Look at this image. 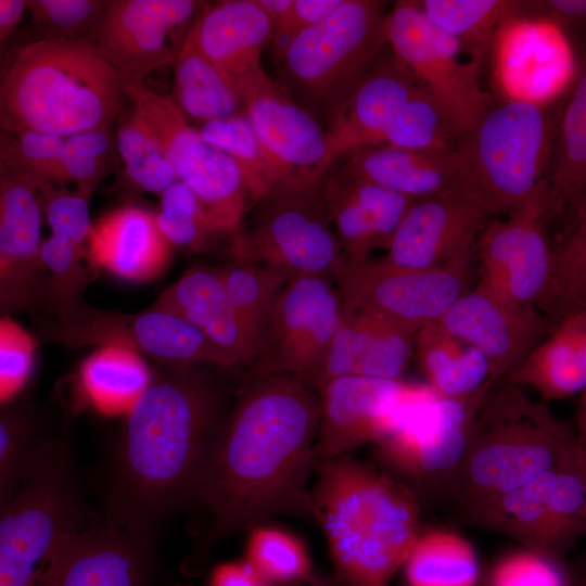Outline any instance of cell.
<instances>
[{"label":"cell","instance_id":"cell-1","mask_svg":"<svg viewBox=\"0 0 586 586\" xmlns=\"http://www.w3.org/2000/svg\"><path fill=\"white\" fill-rule=\"evenodd\" d=\"M319 420V394L297 378L240 377L193 493L212 517L182 564L186 574H200L219 542L266 520L315 521L308 477Z\"/></svg>","mask_w":586,"mask_h":586},{"label":"cell","instance_id":"cell-2","mask_svg":"<svg viewBox=\"0 0 586 586\" xmlns=\"http://www.w3.org/2000/svg\"><path fill=\"white\" fill-rule=\"evenodd\" d=\"M167 367L127 413L113 451L103 502L111 525L153 532L191 505L229 413L228 384L219 373L226 368Z\"/></svg>","mask_w":586,"mask_h":586},{"label":"cell","instance_id":"cell-3","mask_svg":"<svg viewBox=\"0 0 586 586\" xmlns=\"http://www.w3.org/2000/svg\"><path fill=\"white\" fill-rule=\"evenodd\" d=\"M310 489L340 586H388L419 537L421 501L383 470L343 455Z\"/></svg>","mask_w":586,"mask_h":586},{"label":"cell","instance_id":"cell-4","mask_svg":"<svg viewBox=\"0 0 586 586\" xmlns=\"http://www.w3.org/2000/svg\"><path fill=\"white\" fill-rule=\"evenodd\" d=\"M124 79L87 40L38 39L2 75L1 131L69 137L113 126L125 103Z\"/></svg>","mask_w":586,"mask_h":586},{"label":"cell","instance_id":"cell-5","mask_svg":"<svg viewBox=\"0 0 586 586\" xmlns=\"http://www.w3.org/2000/svg\"><path fill=\"white\" fill-rule=\"evenodd\" d=\"M584 442L543 403L505 379L487 391L449 493L460 513L561 464Z\"/></svg>","mask_w":586,"mask_h":586},{"label":"cell","instance_id":"cell-6","mask_svg":"<svg viewBox=\"0 0 586 586\" xmlns=\"http://www.w3.org/2000/svg\"><path fill=\"white\" fill-rule=\"evenodd\" d=\"M558 124L549 106L498 101L454 145L457 187L488 217L548 201Z\"/></svg>","mask_w":586,"mask_h":586},{"label":"cell","instance_id":"cell-7","mask_svg":"<svg viewBox=\"0 0 586 586\" xmlns=\"http://www.w3.org/2000/svg\"><path fill=\"white\" fill-rule=\"evenodd\" d=\"M0 586H35L58 547L93 524L65 435H43L28 471L0 507Z\"/></svg>","mask_w":586,"mask_h":586},{"label":"cell","instance_id":"cell-8","mask_svg":"<svg viewBox=\"0 0 586 586\" xmlns=\"http://www.w3.org/2000/svg\"><path fill=\"white\" fill-rule=\"evenodd\" d=\"M386 8V1L344 0L273 53L279 84L326 123L388 46Z\"/></svg>","mask_w":586,"mask_h":586},{"label":"cell","instance_id":"cell-9","mask_svg":"<svg viewBox=\"0 0 586 586\" xmlns=\"http://www.w3.org/2000/svg\"><path fill=\"white\" fill-rule=\"evenodd\" d=\"M324 175H294L272 187L230 237L233 260L315 276L336 283L348 263L327 207Z\"/></svg>","mask_w":586,"mask_h":586},{"label":"cell","instance_id":"cell-10","mask_svg":"<svg viewBox=\"0 0 586 586\" xmlns=\"http://www.w3.org/2000/svg\"><path fill=\"white\" fill-rule=\"evenodd\" d=\"M494 382L477 393L450 398L413 385L395 428L375 443L386 473L422 496L449 495L469 444L479 407Z\"/></svg>","mask_w":586,"mask_h":586},{"label":"cell","instance_id":"cell-11","mask_svg":"<svg viewBox=\"0 0 586 586\" xmlns=\"http://www.w3.org/2000/svg\"><path fill=\"white\" fill-rule=\"evenodd\" d=\"M461 515L523 548L563 559L586 535V445L532 482Z\"/></svg>","mask_w":586,"mask_h":586},{"label":"cell","instance_id":"cell-12","mask_svg":"<svg viewBox=\"0 0 586 586\" xmlns=\"http://www.w3.org/2000/svg\"><path fill=\"white\" fill-rule=\"evenodd\" d=\"M124 87L127 100L163 148L177 180L200 199L217 231L231 237L251 208L239 164L189 126L170 97L152 91L141 80L125 81Z\"/></svg>","mask_w":586,"mask_h":586},{"label":"cell","instance_id":"cell-13","mask_svg":"<svg viewBox=\"0 0 586 586\" xmlns=\"http://www.w3.org/2000/svg\"><path fill=\"white\" fill-rule=\"evenodd\" d=\"M42 342L66 348L120 345L167 366L214 365L234 371L229 358L201 331L174 314L150 306L138 313L99 309L85 301L39 317Z\"/></svg>","mask_w":586,"mask_h":586},{"label":"cell","instance_id":"cell-14","mask_svg":"<svg viewBox=\"0 0 586 586\" xmlns=\"http://www.w3.org/2000/svg\"><path fill=\"white\" fill-rule=\"evenodd\" d=\"M388 46L433 97L454 143L495 103L481 85L483 63L461 61L459 43L434 27L416 1L391 9Z\"/></svg>","mask_w":586,"mask_h":586},{"label":"cell","instance_id":"cell-15","mask_svg":"<svg viewBox=\"0 0 586 586\" xmlns=\"http://www.w3.org/2000/svg\"><path fill=\"white\" fill-rule=\"evenodd\" d=\"M471 257L424 269L399 268L381 257L348 264L336 281L343 310L371 311L415 333L438 322L468 290Z\"/></svg>","mask_w":586,"mask_h":586},{"label":"cell","instance_id":"cell-16","mask_svg":"<svg viewBox=\"0 0 586 586\" xmlns=\"http://www.w3.org/2000/svg\"><path fill=\"white\" fill-rule=\"evenodd\" d=\"M342 318L343 304L334 281L291 276L272 307L249 372L285 373L310 387Z\"/></svg>","mask_w":586,"mask_h":586},{"label":"cell","instance_id":"cell-17","mask_svg":"<svg viewBox=\"0 0 586 586\" xmlns=\"http://www.w3.org/2000/svg\"><path fill=\"white\" fill-rule=\"evenodd\" d=\"M205 2L194 0H109L85 39L124 81L141 80L173 65Z\"/></svg>","mask_w":586,"mask_h":586},{"label":"cell","instance_id":"cell-18","mask_svg":"<svg viewBox=\"0 0 586 586\" xmlns=\"http://www.w3.org/2000/svg\"><path fill=\"white\" fill-rule=\"evenodd\" d=\"M499 101L549 106L574 72L563 30L535 15H519L497 33L486 56Z\"/></svg>","mask_w":586,"mask_h":586},{"label":"cell","instance_id":"cell-19","mask_svg":"<svg viewBox=\"0 0 586 586\" xmlns=\"http://www.w3.org/2000/svg\"><path fill=\"white\" fill-rule=\"evenodd\" d=\"M548 201L486 222L476 242L480 288L510 302L537 307L547 290L552 245Z\"/></svg>","mask_w":586,"mask_h":586},{"label":"cell","instance_id":"cell-20","mask_svg":"<svg viewBox=\"0 0 586 586\" xmlns=\"http://www.w3.org/2000/svg\"><path fill=\"white\" fill-rule=\"evenodd\" d=\"M412 387L400 380L359 375L336 378L321 385L313 470L386 436L397 424Z\"/></svg>","mask_w":586,"mask_h":586},{"label":"cell","instance_id":"cell-21","mask_svg":"<svg viewBox=\"0 0 586 586\" xmlns=\"http://www.w3.org/2000/svg\"><path fill=\"white\" fill-rule=\"evenodd\" d=\"M156 568L153 532L97 522L58 547L38 586H151Z\"/></svg>","mask_w":586,"mask_h":586},{"label":"cell","instance_id":"cell-22","mask_svg":"<svg viewBox=\"0 0 586 586\" xmlns=\"http://www.w3.org/2000/svg\"><path fill=\"white\" fill-rule=\"evenodd\" d=\"M41 181L0 170V308L8 317L41 309L46 300Z\"/></svg>","mask_w":586,"mask_h":586},{"label":"cell","instance_id":"cell-23","mask_svg":"<svg viewBox=\"0 0 586 586\" xmlns=\"http://www.w3.org/2000/svg\"><path fill=\"white\" fill-rule=\"evenodd\" d=\"M437 323L486 357L493 381L515 370L553 328L537 307L479 285L461 295Z\"/></svg>","mask_w":586,"mask_h":586},{"label":"cell","instance_id":"cell-24","mask_svg":"<svg viewBox=\"0 0 586 586\" xmlns=\"http://www.w3.org/2000/svg\"><path fill=\"white\" fill-rule=\"evenodd\" d=\"M487 219L458 187L416 200L381 258L395 267L424 269L472 257Z\"/></svg>","mask_w":586,"mask_h":586},{"label":"cell","instance_id":"cell-25","mask_svg":"<svg viewBox=\"0 0 586 586\" xmlns=\"http://www.w3.org/2000/svg\"><path fill=\"white\" fill-rule=\"evenodd\" d=\"M235 94L264 146L291 176H320L332 167L324 126L264 68Z\"/></svg>","mask_w":586,"mask_h":586},{"label":"cell","instance_id":"cell-26","mask_svg":"<svg viewBox=\"0 0 586 586\" xmlns=\"http://www.w3.org/2000/svg\"><path fill=\"white\" fill-rule=\"evenodd\" d=\"M41 202L51 234L41 246V257L48 272L43 307L51 315L84 301L86 288L99 276L91 259L89 235L90 198L75 190L69 192L55 184L41 187Z\"/></svg>","mask_w":586,"mask_h":586},{"label":"cell","instance_id":"cell-27","mask_svg":"<svg viewBox=\"0 0 586 586\" xmlns=\"http://www.w3.org/2000/svg\"><path fill=\"white\" fill-rule=\"evenodd\" d=\"M422 89L392 49H384L326 122L331 165L356 150L380 144L391 119Z\"/></svg>","mask_w":586,"mask_h":586},{"label":"cell","instance_id":"cell-28","mask_svg":"<svg viewBox=\"0 0 586 586\" xmlns=\"http://www.w3.org/2000/svg\"><path fill=\"white\" fill-rule=\"evenodd\" d=\"M323 193L330 219L348 264L386 250L415 200L345 173L333 165L324 176Z\"/></svg>","mask_w":586,"mask_h":586},{"label":"cell","instance_id":"cell-29","mask_svg":"<svg viewBox=\"0 0 586 586\" xmlns=\"http://www.w3.org/2000/svg\"><path fill=\"white\" fill-rule=\"evenodd\" d=\"M415 332L371 311H344L311 388L359 375L400 380L415 348Z\"/></svg>","mask_w":586,"mask_h":586},{"label":"cell","instance_id":"cell-30","mask_svg":"<svg viewBox=\"0 0 586 586\" xmlns=\"http://www.w3.org/2000/svg\"><path fill=\"white\" fill-rule=\"evenodd\" d=\"M275 24L256 0L205 2L195 29L202 51L235 93L237 88L263 68Z\"/></svg>","mask_w":586,"mask_h":586},{"label":"cell","instance_id":"cell-31","mask_svg":"<svg viewBox=\"0 0 586 586\" xmlns=\"http://www.w3.org/2000/svg\"><path fill=\"white\" fill-rule=\"evenodd\" d=\"M179 316L201 331L232 362L255 359L247 333L231 305L220 268L196 266L165 289L151 305Z\"/></svg>","mask_w":586,"mask_h":586},{"label":"cell","instance_id":"cell-32","mask_svg":"<svg viewBox=\"0 0 586 586\" xmlns=\"http://www.w3.org/2000/svg\"><path fill=\"white\" fill-rule=\"evenodd\" d=\"M339 167L416 201L456 188L460 162L454 144L412 149L380 143L352 152Z\"/></svg>","mask_w":586,"mask_h":586},{"label":"cell","instance_id":"cell-33","mask_svg":"<svg viewBox=\"0 0 586 586\" xmlns=\"http://www.w3.org/2000/svg\"><path fill=\"white\" fill-rule=\"evenodd\" d=\"M89 252L99 269L131 281L160 277L173 257V245L156 222L155 214L128 205L92 224Z\"/></svg>","mask_w":586,"mask_h":586},{"label":"cell","instance_id":"cell-34","mask_svg":"<svg viewBox=\"0 0 586 586\" xmlns=\"http://www.w3.org/2000/svg\"><path fill=\"white\" fill-rule=\"evenodd\" d=\"M546 400L586 390V308L565 315L527 358L506 378Z\"/></svg>","mask_w":586,"mask_h":586},{"label":"cell","instance_id":"cell-35","mask_svg":"<svg viewBox=\"0 0 586 586\" xmlns=\"http://www.w3.org/2000/svg\"><path fill=\"white\" fill-rule=\"evenodd\" d=\"M415 351L429 386L441 396L467 397L495 382L486 357L437 322L417 332Z\"/></svg>","mask_w":586,"mask_h":586},{"label":"cell","instance_id":"cell-36","mask_svg":"<svg viewBox=\"0 0 586 586\" xmlns=\"http://www.w3.org/2000/svg\"><path fill=\"white\" fill-rule=\"evenodd\" d=\"M171 66L170 98L187 119L204 124L245 114L232 88L202 51L195 23Z\"/></svg>","mask_w":586,"mask_h":586},{"label":"cell","instance_id":"cell-37","mask_svg":"<svg viewBox=\"0 0 586 586\" xmlns=\"http://www.w3.org/2000/svg\"><path fill=\"white\" fill-rule=\"evenodd\" d=\"M428 21L456 40L470 60L485 63L488 50L509 20L530 14L531 0H419Z\"/></svg>","mask_w":586,"mask_h":586},{"label":"cell","instance_id":"cell-38","mask_svg":"<svg viewBox=\"0 0 586 586\" xmlns=\"http://www.w3.org/2000/svg\"><path fill=\"white\" fill-rule=\"evenodd\" d=\"M548 192L551 219H571L586 199V68L558 124Z\"/></svg>","mask_w":586,"mask_h":586},{"label":"cell","instance_id":"cell-39","mask_svg":"<svg viewBox=\"0 0 586 586\" xmlns=\"http://www.w3.org/2000/svg\"><path fill=\"white\" fill-rule=\"evenodd\" d=\"M79 374L89 400L106 413H128L153 378L141 354L120 345L100 346Z\"/></svg>","mask_w":586,"mask_h":586},{"label":"cell","instance_id":"cell-40","mask_svg":"<svg viewBox=\"0 0 586 586\" xmlns=\"http://www.w3.org/2000/svg\"><path fill=\"white\" fill-rule=\"evenodd\" d=\"M403 568L407 586H475L480 575L472 545L445 530L420 533Z\"/></svg>","mask_w":586,"mask_h":586},{"label":"cell","instance_id":"cell-41","mask_svg":"<svg viewBox=\"0 0 586 586\" xmlns=\"http://www.w3.org/2000/svg\"><path fill=\"white\" fill-rule=\"evenodd\" d=\"M537 308L553 324L586 308V199L552 245L550 279Z\"/></svg>","mask_w":586,"mask_h":586},{"label":"cell","instance_id":"cell-42","mask_svg":"<svg viewBox=\"0 0 586 586\" xmlns=\"http://www.w3.org/2000/svg\"><path fill=\"white\" fill-rule=\"evenodd\" d=\"M199 132L239 164L251 207L272 187L291 177L264 146L245 114L204 123Z\"/></svg>","mask_w":586,"mask_h":586},{"label":"cell","instance_id":"cell-43","mask_svg":"<svg viewBox=\"0 0 586 586\" xmlns=\"http://www.w3.org/2000/svg\"><path fill=\"white\" fill-rule=\"evenodd\" d=\"M220 273L256 359L272 307L290 276L280 268L242 260H232Z\"/></svg>","mask_w":586,"mask_h":586},{"label":"cell","instance_id":"cell-44","mask_svg":"<svg viewBox=\"0 0 586 586\" xmlns=\"http://www.w3.org/2000/svg\"><path fill=\"white\" fill-rule=\"evenodd\" d=\"M127 99V98H126ZM128 102L117 118L115 141L118 156L131 184L161 194L177 181L163 148L143 118Z\"/></svg>","mask_w":586,"mask_h":586},{"label":"cell","instance_id":"cell-45","mask_svg":"<svg viewBox=\"0 0 586 586\" xmlns=\"http://www.w3.org/2000/svg\"><path fill=\"white\" fill-rule=\"evenodd\" d=\"M244 560L270 586L306 582L314 572L303 542L276 526L259 524L251 530Z\"/></svg>","mask_w":586,"mask_h":586},{"label":"cell","instance_id":"cell-46","mask_svg":"<svg viewBox=\"0 0 586 586\" xmlns=\"http://www.w3.org/2000/svg\"><path fill=\"white\" fill-rule=\"evenodd\" d=\"M36 416L26 405H2L0 413V507L24 480L37 446Z\"/></svg>","mask_w":586,"mask_h":586},{"label":"cell","instance_id":"cell-47","mask_svg":"<svg viewBox=\"0 0 586 586\" xmlns=\"http://www.w3.org/2000/svg\"><path fill=\"white\" fill-rule=\"evenodd\" d=\"M117 146L112 128H97L65 138L62 151L63 182H73L92 198L101 181L115 168Z\"/></svg>","mask_w":586,"mask_h":586},{"label":"cell","instance_id":"cell-48","mask_svg":"<svg viewBox=\"0 0 586 586\" xmlns=\"http://www.w3.org/2000/svg\"><path fill=\"white\" fill-rule=\"evenodd\" d=\"M64 141L65 137L34 130L1 131L0 168L62 187Z\"/></svg>","mask_w":586,"mask_h":586},{"label":"cell","instance_id":"cell-49","mask_svg":"<svg viewBox=\"0 0 586 586\" xmlns=\"http://www.w3.org/2000/svg\"><path fill=\"white\" fill-rule=\"evenodd\" d=\"M381 143L412 149L454 144L438 105L424 88L391 119Z\"/></svg>","mask_w":586,"mask_h":586},{"label":"cell","instance_id":"cell-50","mask_svg":"<svg viewBox=\"0 0 586 586\" xmlns=\"http://www.w3.org/2000/svg\"><path fill=\"white\" fill-rule=\"evenodd\" d=\"M106 5V0H28L27 11L39 39L84 40Z\"/></svg>","mask_w":586,"mask_h":586},{"label":"cell","instance_id":"cell-51","mask_svg":"<svg viewBox=\"0 0 586 586\" xmlns=\"http://www.w3.org/2000/svg\"><path fill=\"white\" fill-rule=\"evenodd\" d=\"M484 586H576V578L563 559L522 548L499 558Z\"/></svg>","mask_w":586,"mask_h":586},{"label":"cell","instance_id":"cell-52","mask_svg":"<svg viewBox=\"0 0 586 586\" xmlns=\"http://www.w3.org/2000/svg\"><path fill=\"white\" fill-rule=\"evenodd\" d=\"M35 355L33 336L8 316L0 320V398L5 404L27 381Z\"/></svg>","mask_w":586,"mask_h":586},{"label":"cell","instance_id":"cell-53","mask_svg":"<svg viewBox=\"0 0 586 586\" xmlns=\"http://www.w3.org/2000/svg\"><path fill=\"white\" fill-rule=\"evenodd\" d=\"M155 217L160 230L173 246L202 252L221 237L208 220L188 213L160 209Z\"/></svg>","mask_w":586,"mask_h":586},{"label":"cell","instance_id":"cell-54","mask_svg":"<svg viewBox=\"0 0 586 586\" xmlns=\"http://www.w3.org/2000/svg\"><path fill=\"white\" fill-rule=\"evenodd\" d=\"M344 0H293L289 11L275 23L269 47L273 53L303 30L329 16Z\"/></svg>","mask_w":586,"mask_h":586},{"label":"cell","instance_id":"cell-55","mask_svg":"<svg viewBox=\"0 0 586 586\" xmlns=\"http://www.w3.org/2000/svg\"><path fill=\"white\" fill-rule=\"evenodd\" d=\"M530 15L546 18L563 30L586 21V0H531Z\"/></svg>","mask_w":586,"mask_h":586},{"label":"cell","instance_id":"cell-56","mask_svg":"<svg viewBox=\"0 0 586 586\" xmlns=\"http://www.w3.org/2000/svg\"><path fill=\"white\" fill-rule=\"evenodd\" d=\"M209 586H270L245 560L225 562L217 565Z\"/></svg>","mask_w":586,"mask_h":586},{"label":"cell","instance_id":"cell-57","mask_svg":"<svg viewBox=\"0 0 586 586\" xmlns=\"http://www.w3.org/2000/svg\"><path fill=\"white\" fill-rule=\"evenodd\" d=\"M28 0H0V39L7 40L15 30L25 11Z\"/></svg>","mask_w":586,"mask_h":586},{"label":"cell","instance_id":"cell-58","mask_svg":"<svg viewBox=\"0 0 586 586\" xmlns=\"http://www.w3.org/2000/svg\"><path fill=\"white\" fill-rule=\"evenodd\" d=\"M256 2L272 18L275 24L289 11L293 0H256Z\"/></svg>","mask_w":586,"mask_h":586},{"label":"cell","instance_id":"cell-59","mask_svg":"<svg viewBox=\"0 0 586 586\" xmlns=\"http://www.w3.org/2000/svg\"><path fill=\"white\" fill-rule=\"evenodd\" d=\"M309 586H340L333 574L313 572L307 578Z\"/></svg>","mask_w":586,"mask_h":586},{"label":"cell","instance_id":"cell-60","mask_svg":"<svg viewBox=\"0 0 586 586\" xmlns=\"http://www.w3.org/2000/svg\"><path fill=\"white\" fill-rule=\"evenodd\" d=\"M577 426H578L577 434L579 438L584 443H586V399H583V398H581V404H579Z\"/></svg>","mask_w":586,"mask_h":586},{"label":"cell","instance_id":"cell-61","mask_svg":"<svg viewBox=\"0 0 586 586\" xmlns=\"http://www.w3.org/2000/svg\"><path fill=\"white\" fill-rule=\"evenodd\" d=\"M576 586H586V561L582 566V570L576 577Z\"/></svg>","mask_w":586,"mask_h":586},{"label":"cell","instance_id":"cell-62","mask_svg":"<svg viewBox=\"0 0 586 586\" xmlns=\"http://www.w3.org/2000/svg\"><path fill=\"white\" fill-rule=\"evenodd\" d=\"M582 398L586 399V390L583 392Z\"/></svg>","mask_w":586,"mask_h":586},{"label":"cell","instance_id":"cell-63","mask_svg":"<svg viewBox=\"0 0 586 586\" xmlns=\"http://www.w3.org/2000/svg\"><path fill=\"white\" fill-rule=\"evenodd\" d=\"M176 586H182V585H176ZM183 586H189V585H183Z\"/></svg>","mask_w":586,"mask_h":586}]
</instances>
